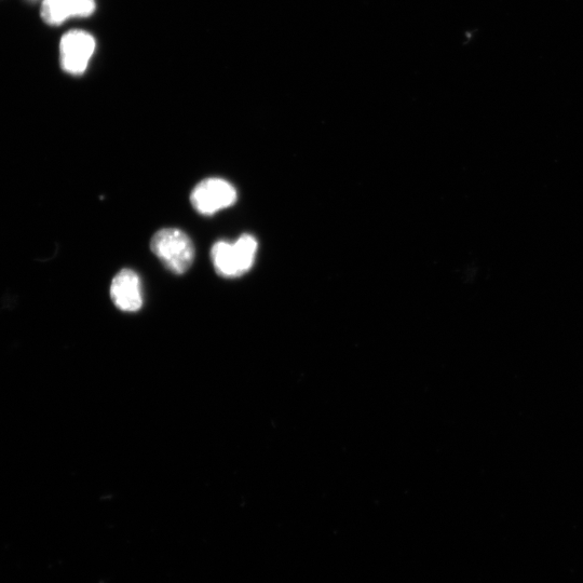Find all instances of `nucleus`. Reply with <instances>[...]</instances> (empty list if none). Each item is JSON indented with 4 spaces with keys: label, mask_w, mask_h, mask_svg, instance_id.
<instances>
[{
    "label": "nucleus",
    "mask_w": 583,
    "mask_h": 583,
    "mask_svg": "<svg viewBox=\"0 0 583 583\" xmlns=\"http://www.w3.org/2000/svg\"><path fill=\"white\" fill-rule=\"evenodd\" d=\"M257 247V240L248 234L242 235L235 242H215L211 259L216 273L223 278L246 275L254 265Z\"/></svg>",
    "instance_id": "f257e3e1"
},
{
    "label": "nucleus",
    "mask_w": 583,
    "mask_h": 583,
    "mask_svg": "<svg viewBox=\"0 0 583 583\" xmlns=\"http://www.w3.org/2000/svg\"><path fill=\"white\" fill-rule=\"evenodd\" d=\"M151 249L171 273L184 275L195 260L194 243L178 228L159 230L151 241Z\"/></svg>",
    "instance_id": "f03ea898"
},
{
    "label": "nucleus",
    "mask_w": 583,
    "mask_h": 583,
    "mask_svg": "<svg viewBox=\"0 0 583 583\" xmlns=\"http://www.w3.org/2000/svg\"><path fill=\"white\" fill-rule=\"evenodd\" d=\"M237 189L229 182L211 178L201 181L191 195L194 209L201 215H213L235 205Z\"/></svg>",
    "instance_id": "7ed1b4c3"
},
{
    "label": "nucleus",
    "mask_w": 583,
    "mask_h": 583,
    "mask_svg": "<svg viewBox=\"0 0 583 583\" xmlns=\"http://www.w3.org/2000/svg\"><path fill=\"white\" fill-rule=\"evenodd\" d=\"M96 51V40L83 31L66 33L60 44L61 66L64 72L81 75L87 70Z\"/></svg>",
    "instance_id": "20e7f679"
},
{
    "label": "nucleus",
    "mask_w": 583,
    "mask_h": 583,
    "mask_svg": "<svg viewBox=\"0 0 583 583\" xmlns=\"http://www.w3.org/2000/svg\"><path fill=\"white\" fill-rule=\"evenodd\" d=\"M111 297L115 306L127 313H135L143 306L142 283L139 275L131 269H122L111 286Z\"/></svg>",
    "instance_id": "39448f33"
},
{
    "label": "nucleus",
    "mask_w": 583,
    "mask_h": 583,
    "mask_svg": "<svg viewBox=\"0 0 583 583\" xmlns=\"http://www.w3.org/2000/svg\"><path fill=\"white\" fill-rule=\"evenodd\" d=\"M94 10V0H44L42 17L47 24L60 25L70 18L89 17Z\"/></svg>",
    "instance_id": "423d86ee"
}]
</instances>
